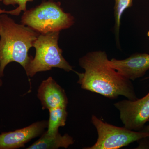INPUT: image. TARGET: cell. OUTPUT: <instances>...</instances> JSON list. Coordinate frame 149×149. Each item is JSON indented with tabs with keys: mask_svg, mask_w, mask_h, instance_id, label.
Returning a JSON list of instances; mask_svg holds the SVG:
<instances>
[{
	"mask_svg": "<svg viewBox=\"0 0 149 149\" xmlns=\"http://www.w3.org/2000/svg\"><path fill=\"white\" fill-rule=\"evenodd\" d=\"M59 34L60 32H54L39 35L33 45L36 50L35 57L25 69L27 76L33 77L37 72L54 68L75 72L62 55V50L58 45Z\"/></svg>",
	"mask_w": 149,
	"mask_h": 149,
	"instance_id": "cell-4",
	"label": "cell"
},
{
	"mask_svg": "<svg viewBox=\"0 0 149 149\" xmlns=\"http://www.w3.org/2000/svg\"><path fill=\"white\" fill-rule=\"evenodd\" d=\"M39 35L30 27L16 23L7 14H0V77L13 62L25 69L32 58L28 51Z\"/></svg>",
	"mask_w": 149,
	"mask_h": 149,
	"instance_id": "cell-2",
	"label": "cell"
},
{
	"mask_svg": "<svg viewBox=\"0 0 149 149\" xmlns=\"http://www.w3.org/2000/svg\"><path fill=\"white\" fill-rule=\"evenodd\" d=\"M48 121H37L25 128L0 134V149H16L44 133Z\"/></svg>",
	"mask_w": 149,
	"mask_h": 149,
	"instance_id": "cell-7",
	"label": "cell"
},
{
	"mask_svg": "<svg viewBox=\"0 0 149 149\" xmlns=\"http://www.w3.org/2000/svg\"><path fill=\"white\" fill-rule=\"evenodd\" d=\"M109 63L125 78L135 80L143 76L149 69V54H134L124 60L112 58L109 61Z\"/></svg>",
	"mask_w": 149,
	"mask_h": 149,
	"instance_id": "cell-8",
	"label": "cell"
},
{
	"mask_svg": "<svg viewBox=\"0 0 149 149\" xmlns=\"http://www.w3.org/2000/svg\"><path fill=\"white\" fill-rule=\"evenodd\" d=\"M133 0H115L114 16L115 24L114 32L116 42L119 44L120 20L123 13L133 5Z\"/></svg>",
	"mask_w": 149,
	"mask_h": 149,
	"instance_id": "cell-12",
	"label": "cell"
},
{
	"mask_svg": "<svg viewBox=\"0 0 149 149\" xmlns=\"http://www.w3.org/2000/svg\"><path fill=\"white\" fill-rule=\"evenodd\" d=\"M148 121H149V120ZM142 131H144V132H149V125L147 126L146 128H143Z\"/></svg>",
	"mask_w": 149,
	"mask_h": 149,
	"instance_id": "cell-14",
	"label": "cell"
},
{
	"mask_svg": "<svg viewBox=\"0 0 149 149\" xmlns=\"http://www.w3.org/2000/svg\"><path fill=\"white\" fill-rule=\"evenodd\" d=\"M119 111L120 120L125 128L142 131L149 120V92L142 98L124 100L114 104Z\"/></svg>",
	"mask_w": 149,
	"mask_h": 149,
	"instance_id": "cell-6",
	"label": "cell"
},
{
	"mask_svg": "<svg viewBox=\"0 0 149 149\" xmlns=\"http://www.w3.org/2000/svg\"><path fill=\"white\" fill-rule=\"evenodd\" d=\"M22 24L40 34L60 32L74 24V17L65 12L60 3L49 1L24 12Z\"/></svg>",
	"mask_w": 149,
	"mask_h": 149,
	"instance_id": "cell-3",
	"label": "cell"
},
{
	"mask_svg": "<svg viewBox=\"0 0 149 149\" xmlns=\"http://www.w3.org/2000/svg\"><path fill=\"white\" fill-rule=\"evenodd\" d=\"M3 0H0V2H1V1H3Z\"/></svg>",
	"mask_w": 149,
	"mask_h": 149,
	"instance_id": "cell-17",
	"label": "cell"
},
{
	"mask_svg": "<svg viewBox=\"0 0 149 149\" xmlns=\"http://www.w3.org/2000/svg\"><path fill=\"white\" fill-rule=\"evenodd\" d=\"M104 51L88 53L79 60V65L85 72H75L79 77L77 83L81 88L97 93L108 98L115 99L123 96L128 100H137L133 84L123 76L109 63Z\"/></svg>",
	"mask_w": 149,
	"mask_h": 149,
	"instance_id": "cell-1",
	"label": "cell"
},
{
	"mask_svg": "<svg viewBox=\"0 0 149 149\" xmlns=\"http://www.w3.org/2000/svg\"><path fill=\"white\" fill-rule=\"evenodd\" d=\"M67 107H59L48 110L49 118L48 121L47 134L54 135L58 132L59 128L66 124L68 112Z\"/></svg>",
	"mask_w": 149,
	"mask_h": 149,
	"instance_id": "cell-11",
	"label": "cell"
},
{
	"mask_svg": "<svg viewBox=\"0 0 149 149\" xmlns=\"http://www.w3.org/2000/svg\"><path fill=\"white\" fill-rule=\"evenodd\" d=\"M74 140L68 134L61 136L59 132L50 135L45 132L40 139L29 146L27 149H57L60 148L67 149L73 145Z\"/></svg>",
	"mask_w": 149,
	"mask_h": 149,
	"instance_id": "cell-10",
	"label": "cell"
},
{
	"mask_svg": "<svg viewBox=\"0 0 149 149\" xmlns=\"http://www.w3.org/2000/svg\"><path fill=\"white\" fill-rule=\"evenodd\" d=\"M91 122L98 133L97 142L85 149H118L142 139L149 138V132L134 131L109 124L93 115Z\"/></svg>",
	"mask_w": 149,
	"mask_h": 149,
	"instance_id": "cell-5",
	"label": "cell"
},
{
	"mask_svg": "<svg viewBox=\"0 0 149 149\" xmlns=\"http://www.w3.org/2000/svg\"><path fill=\"white\" fill-rule=\"evenodd\" d=\"M148 37H149V31L148 32Z\"/></svg>",
	"mask_w": 149,
	"mask_h": 149,
	"instance_id": "cell-16",
	"label": "cell"
},
{
	"mask_svg": "<svg viewBox=\"0 0 149 149\" xmlns=\"http://www.w3.org/2000/svg\"><path fill=\"white\" fill-rule=\"evenodd\" d=\"M3 85V81L1 79V77H0V88Z\"/></svg>",
	"mask_w": 149,
	"mask_h": 149,
	"instance_id": "cell-15",
	"label": "cell"
},
{
	"mask_svg": "<svg viewBox=\"0 0 149 149\" xmlns=\"http://www.w3.org/2000/svg\"><path fill=\"white\" fill-rule=\"evenodd\" d=\"M37 97L41 101L43 109L67 107L68 103L65 91L51 77L41 83Z\"/></svg>",
	"mask_w": 149,
	"mask_h": 149,
	"instance_id": "cell-9",
	"label": "cell"
},
{
	"mask_svg": "<svg viewBox=\"0 0 149 149\" xmlns=\"http://www.w3.org/2000/svg\"><path fill=\"white\" fill-rule=\"evenodd\" d=\"M34 0H3V2L6 6L18 5L17 8L13 10L7 11L2 10L0 8V14L5 13L12 15H19L22 11L27 10V4L28 2L33 1Z\"/></svg>",
	"mask_w": 149,
	"mask_h": 149,
	"instance_id": "cell-13",
	"label": "cell"
}]
</instances>
